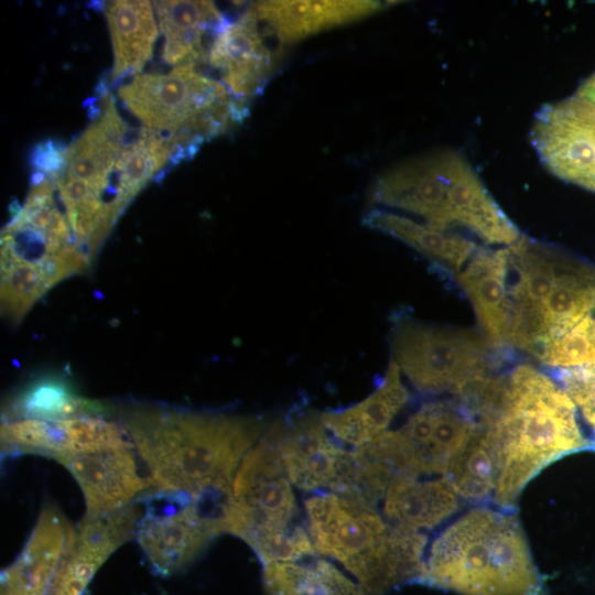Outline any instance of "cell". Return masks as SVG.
I'll return each mask as SVG.
<instances>
[{
  "label": "cell",
  "mask_w": 595,
  "mask_h": 595,
  "mask_svg": "<svg viewBox=\"0 0 595 595\" xmlns=\"http://www.w3.org/2000/svg\"><path fill=\"white\" fill-rule=\"evenodd\" d=\"M273 54L245 12L236 22L227 21L220 30L209 51L207 65L234 98L246 101L267 82L277 58Z\"/></svg>",
  "instance_id": "obj_14"
},
{
  "label": "cell",
  "mask_w": 595,
  "mask_h": 595,
  "mask_svg": "<svg viewBox=\"0 0 595 595\" xmlns=\"http://www.w3.org/2000/svg\"><path fill=\"white\" fill-rule=\"evenodd\" d=\"M118 97L145 128L174 133L231 95L220 80L201 72L197 64L183 63L166 74L131 76L119 86Z\"/></svg>",
  "instance_id": "obj_10"
},
{
  "label": "cell",
  "mask_w": 595,
  "mask_h": 595,
  "mask_svg": "<svg viewBox=\"0 0 595 595\" xmlns=\"http://www.w3.org/2000/svg\"><path fill=\"white\" fill-rule=\"evenodd\" d=\"M160 493L165 506L159 496L153 497L159 506L148 502L136 534L154 570L170 575L188 565L215 537L225 532L223 511L204 507V504L224 500Z\"/></svg>",
  "instance_id": "obj_9"
},
{
  "label": "cell",
  "mask_w": 595,
  "mask_h": 595,
  "mask_svg": "<svg viewBox=\"0 0 595 595\" xmlns=\"http://www.w3.org/2000/svg\"><path fill=\"white\" fill-rule=\"evenodd\" d=\"M67 150L68 147L51 139L37 144L31 155L34 169L32 184L44 178L56 181L65 171Z\"/></svg>",
  "instance_id": "obj_33"
},
{
  "label": "cell",
  "mask_w": 595,
  "mask_h": 595,
  "mask_svg": "<svg viewBox=\"0 0 595 595\" xmlns=\"http://www.w3.org/2000/svg\"><path fill=\"white\" fill-rule=\"evenodd\" d=\"M305 513L314 550L340 563L366 595L418 581L426 547L421 531L394 527L374 507L334 493L307 498Z\"/></svg>",
  "instance_id": "obj_4"
},
{
  "label": "cell",
  "mask_w": 595,
  "mask_h": 595,
  "mask_svg": "<svg viewBox=\"0 0 595 595\" xmlns=\"http://www.w3.org/2000/svg\"><path fill=\"white\" fill-rule=\"evenodd\" d=\"M379 7L375 1H267L253 4L247 13L259 34L280 46L359 19Z\"/></svg>",
  "instance_id": "obj_18"
},
{
  "label": "cell",
  "mask_w": 595,
  "mask_h": 595,
  "mask_svg": "<svg viewBox=\"0 0 595 595\" xmlns=\"http://www.w3.org/2000/svg\"><path fill=\"white\" fill-rule=\"evenodd\" d=\"M169 132L142 127L140 138L119 155L111 175V187L127 207L143 186L170 163Z\"/></svg>",
  "instance_id": "obj_27"
},
{
  "label": "cell",
  "mask_w": 595,
  "mask_h": 595,
  "mask_svg": "<svg viewBox=\"0 0 595 595\" xmlns=\"http://www.w3.org/2000/svg\"><path fill=\"white\" fill-rule=\"evenodd\" d=\"M113 48V84L137 75L151 58L158 26L150 1L119 0L105 7Z\"/></svg>",
  "instance_id": "obj_22"
},
{
  "label": "cell",
  "mask_w": 595,
  "mask_h": 595,
  "mask_svg": "<svg viewBox=\"0 0 595 595\" xmlns=\"http://www.w3.org/2000/svg\"><path fill=\"white\" fill-rule=\"evenodd\" d=\"M537 358L559 369L595 363V318L591 314L552 338L543 346Z\"/></svg>",
  "instance_id": "obj_30"
},
{
  "label": "cell",
  "mask_w": 595,
  "mask_h": 595,
  "mask_svg": "<svg viewBox=\"0 0 595 595\" xmlns=\"http://www.w3.org/2000/svg\"><path fill=\"white\" fill-rule=\"evenodd\" d=\"M478 175L456 152L443 151L396 166L376 182L378 208L413 218L447 235L473 234Z\"/></svg>",
  "instance_id": "obj_5"
},
{
  "label": "cell",
  "mask_w": 595,
  "mask_h": 595,
  "mask_svg": "<svg viewBox=\"0 0 595 595\" xmlns=\"http://www.w3.org/2000/svg\"><path fill=\"white\" fill-rule=\"evenodd\" d=\"M532 142L550 172L595 192V73L572 96L538 112Z\"/></svg>",
  "instance_id": "obj_8"
},
{
  "label": "cell",
  "mask_w": 595,
  "mask_h": 595,
  "mask_svg": "<svg viewBox=\"0 0 595 595\" xmlns=\"http://www.w3.org/2000/svg\"><path fill=\"white\" fill-rule=\"evenodd\" d=\"M501 466L490 424L477 422L443 475L459 498L472 502L493 499Z\"/></svg>",
  "instance_id": "obj_24"
},
{
  "label": "cell",
  "mask_w": 595,
  "mask_h": 595,
  "mask_svg": "<svg viewBox=\"0 0 595 595\" xmlns=\"http://www.w3.org/2000/svg\"><path fill=\"white\" fill-rule=\"evenodd\" d=\"M159 29L163 36L161 58L165 64H207L212 45L227 23L210 1H155Z\"/></svg>",
  "instance_id": "obj_19"
},
{
  "label": "cell",
  "mask_w": 595,
  "mask_h": 595,
  "mask_svg": "<svg viewBox=\"0 0 595 595\" xmlns=\"http://www.w3.org/2000/svg\"><path fill=\"white\" fill-rule=\"evenodd\" d=\"M595 310V268L565 258L555 283L537 313L511 332L509 345L536 357L555 336Z\"/></svg>",
  "instance_id": "obj_13"
},
{
  "label": "cell",
  "mask_w": 595,
  "mask_h": 595,
  "mask_svg": "<svg viewBox=\"0 0 595 595\" xmlns=\"http://www.w3.org/2000/svg\"><path fill=\"white\" fill-rule=\"evenodd\" d=\"M53 284L37 267L22 261H1V311L19 323Z\"/></svg>",
  "instance_id": "obj_28"
},
{
  "label": "cell",
  "mask_w": 595,
  "mask_h": 595,
  "mask_svg": "<svg viewBox=\"0 0 595 595\" xmlns=\"http://www.w3.org/2000/svg\"><path fill=\"white\" fill-rule=\"evenodd\" d=\"M262 582L268 595H366L361 586L335 564L313 555L263 565Z\"/></svg>",
  "instance_id": "obj_26"
},
{
  "label": "cell",
  "mask_w": 595,
  "mask_h": 595,
  "mask_svg": "<svg viewBox=\"0 0 595 595\" xmlns=\"http://www.w3.org/2000/svg\"><path fill=\"white\" fill-rule=\"evenodd\" d=\"M57 422L65 439V453L91 451L128 442L123 430L117 423L100 416H83Z\"/></svg>",
  "instance_id": "obj_31"
},
{
  "label": "cell",
  "mask_w": 595,
  "mask_h": 595,
  "mask_svg": "<svg viewBox=\"0 0 595 595\" xmlns=\"http://www.w3.org/2000/svg\"><path fill=\"white\" fill-rule=\"evenodd\" d=\"M494 348L484 335L465 328L421 322L404 313L393 321L392 359L421 392L459 396L491 375Z\"/></svg>",
  "instance_id": "obj_6"
},
{
  "label": "cell",
  "mask_w": 595,
  "mask_h": 595,
  "mask_svg": "<svg viewBox=\"0 0 595 595\" xmlns=\"http://www.w3.org/2000/svg\"><path fill=\"white\" fill-rule=\"evenodd\" d=\"M366 226L407 244L441 268L459 272L483 246L477 240L437 231L408 216L374 207L364 217Z\"/></svg>",
  "instance_id": "obj_23"
},
{
  "label": "cell",
  "mask_w": 595,
  "mask_h": 595,
  "mask_svg": "<svg viewBox=\"0 0 595 595\" xmlns=\"http://www.w3.org/2000/svg\"><path fill=\"white\" fill-rule=\"evenodd\" d=\"M477 506L431 542L418 582L462 595H542L543 586L518 517Z\"/></svg>",
  "instance_id": "obj_3"
},
{
  "label": "cell",
  "mask_w": 595,
  "mask_h": 595,
  "mask_svg": "<svg viewBox=\"0 0 595 595\" xmlns=\"http://www.w3.org/2000/svg\"><path fill=\"white\" fill-rule=\"evenodd\" d=\"M487 424L501 457L493 500L502 508L511 509L527 484L548 465L593 446L563 387L527 364L505 375L499 405Z\"/></svg>",
  "instance_id": "obj_2"
},
{
  "label": "cell",
  "mask_w": 595,
  "mask_h": 595,
  "mask_svg": "<svg viewBox=\"0 0 595 595\" xmlns=\"http://www.w3.org/2000/svg\"><path fill=\"white\" fill-rule=\"evenodd\" d=\"M509 247H482L456 273L483 335L496 348L509 346Z\"/></svg>",
  "instance_id": "obj_15"
},
{
  "label": "cell",
  "mask_w": 595,
  "mask_h": 595,
  "mask_svg": "<svg viewBox=\"0 0 595 595\" xmlns=\"http://www.w3.org/2000/svg\"><path fill=\"white\" fill-rule=\"evenodd\" d=\"M559 379L563 389L595 432V363L560 369Z\"/></svg>",
  "instance_id": "obj_32"
},
{
  "label": "cell",
  "mask_w": 595,
  "mask_h": 595,
  "mask_svg": "<svg viewBox=\"0 0 595 595\" xmlns=\"http://www.w3.org/2000/svg\"><path fill=\"white\" fill-rule=\"evenodd\" d=\"M125 428L151 485L196 499H224L267 422L251 415L136 408L126 413Z\"/></svg>",
  "instance_id": "obj_1"
},
{
  "label": "cell",
  "mask_w": 595,
  "mask_h": 595,
  "mask_svg": "<svg viewBox=\"0 0 595 595\" xmlns=\"http://www.w3.org/2000/svg\"><path fill=\"white\" fill-rule=\"evenodd\" d=\"M477 421L461 399L423 403L394 431L408 474H445Z\"/></svg>",
  "instance_id": "obj_11"
},
{
  "label": "cell",
  "mask_w": 595,
  "mask_h": 595,
  "mask_svg": "<svg viewBox=\"0 0 595 595\" xmlns=\"http://www.w3.org/2000/svg\"><path fill=\"white\" fill-rule=\"evenodd\" d=\"M109 408L100 401L78 396L72 385L57 376L39 378L6 404V421L19 419L67 420L83 416H100Z\"/></svg>",
  "instance_id": "obj_25"
},
{
  "label": "cell",
  "mask_w": 595,
  "mask_h": 595,
  "mask_svg": "<svg viewBox=\"0 0 595 595\" xmlns=\"http://www.w3.org/2000/svg\"><path fill=\"white\" fill-rule=\"evenodd\" d=\"M63 513L46 505L13 564L1 574V595H45L74 539Z\"/></svg>",
  "instance_id": "obj_17"
},
{
  "label": "cell",
  "mask_w": 595,
  "mask_h": 595,
  "mask_svg": "<svg viewBox=\"0 0 595 595\" xmlns=\"http://www.w3.org/2000/svg\"><path fill=\"white\" fill-rule=\"evenodd\" d=\"M409 397L401 371L391 358L380 383L367 398L346 409L321 413V420L333 437L356 448L385 433Z\"/></svg>",
  "instance_id": "obj_20"
},
{
  "label": "cell",
  "mask_w": 595,
  "mask_h": 595,
  "mask_svg": "<svg viewBox=\"0 0 595 595\" xmlns=\"http://www.w3.org/2000/svg\"><path fill=\"white\" fill-rule=\"evenodd\" d=\"M74 476L86 501V517H99L128 506L151 485L137 468L132 444L65 453L56 458Z\"/></svg>",
  "instance_id": "obj_12"
},
{
  "label": "cell",
  "mask_w": 595,
  "mask_h": 595,
  "mask_svg": "<svg viewBox=\"0 0 595 595\" xmlns=\"http://www.w3.org/2000/svg\"><path fill=\"white\" fill-rule=\"evenodd\" d=\"M321 414L309 412L284 424L280 455L289 480L303 490H332L346 450L327 433Z\"/></svg>",
  "instance_id": "obj_16"
},
{
  "label": "cell",
  "mask_w": 595,
  "mask_h": 595,
  "mask_svg": "<svg viewBox=\"0 0 595 595\" xmlns=\"http://www.w3.org/2000/svg\"><path fill=\"white\" fill-rule=\"evenodd\" d=\"M421 475L397 476L383 497V513L394 527L421 531L432 529L459 506V497L443 476L420 478Z\"/></svg>",
  "instance_id": "obj_21"
},
{
  "label": "cell",
  "mask_w": 595,
  "mask_h": 595,
  "mask_svg": "<svg viewBox=\"0 0 595 595\" xmlns=\"http://www.w3.org/2000/svg\"><path fill=\"white\" fill-rule=\"evenodd\" d=\"M278 421L242 458L223 509L224 531L252 545L298 524V507L280 455Z\"/></svg>",
  "instance_id": "obj_7"
},
{
  "label": "cell",
  "mask_w": 595,
  "mask_h": 595,
  "mask_svg": "<svg viewBox=\"0 0 595 595\" xmlns=\"http://www.w3.org/2000/svg\"><path fill=\"white\" fill-rule=\"evenodd\" d=\"M3 454L36 453L56 458L66 451L57 420L19 419L1 424Z\"/></svg>",
  "instance_id": "obj_29"
}]
</instances>
